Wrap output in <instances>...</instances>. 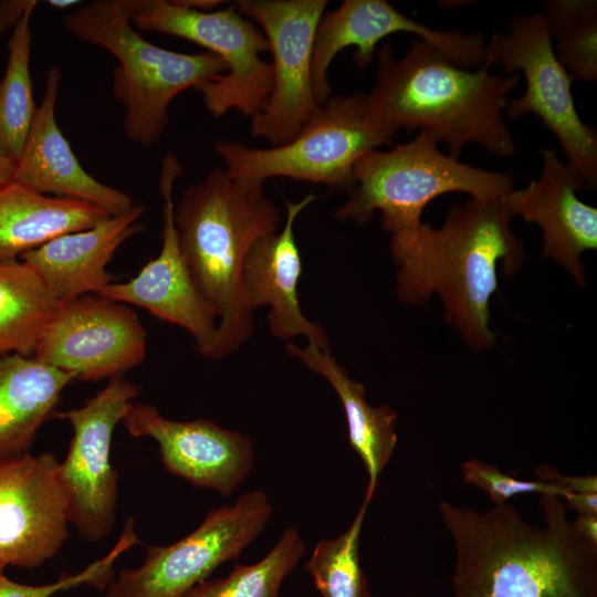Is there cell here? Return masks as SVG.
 I'll return each mask as SVG.
<instances>
[{
    "label": "cell",
    "instance_id": "cell-36",
    "mask_svg": "<svg viewBox=\"0 0 597 597\" xmlns=\"http://www.w3.org/2000/svg\"><path fill=\"white\" fill-rule=\"evenodd\" d=\"M178 4L195 11H212L216 7L224 3L220 0H175Z\"/></svg>",
    "mask_w": 597,
    "mask_h": 597
},
{
    "label": "cell",
    "instance_id": "cell-20",
    "mask_svg": "<svg viewBox=\"0 0 597 597\" xmlns=\"http://www.w3.org/2000/svg\"><path fill=\"white\" fill-rule=\"evenodd\" d=\"M60 83L59 67H49L44 94L15 160L12 180L42 195L84 201L112 216L121 213L133 205L130 197L91 176L56 123Z\"/></svg>",
    "mask_w": 597,
    "mask_h": 597
},
{
    "label": "cell",
    "instance_id": "cell-26",
    "mask_svg": "<svg viewBox=\"0 0 597 597\" xmlns=\"http://www.w3.org/2000/svg\"><path fill=\"white\" fill-rule=\"evenodd\" d=\"M35 8H30L12 30L0 81V155L13 161L22 151L38 107L30 73L31 17Z\"/></svg>",
    "mask_w": 597,
    "mask_h": 597
},
{
    "label": "cell",
    "instance_id": "cell-24",
    "mask_svg": "<svg viewBox=\"0 0 597 597\" xmlns=\"http://www.w3.org/2000/svg\"><path fill=\"white\" fill-rule=\"evenodd\" d=\"M112 214L78 200L39 193L17 181L0 185V262L48 241L92 228Z\"/></svg>",
    "mask_w": 597,
    "mask_h": 597
},
{
    "label": "cell",
    "instance_id": "cell-23",
    "mask_svg": "<svg viewBox=\"0 0 597 597\" xmlns=\"http://www.w3.org/2000/svg\"><path fill=\"white\" fill-rule=\"evenodd\" d=\"M286 349L290 355L326 379L336 391L344 408L349 444L358 454L368 475L364 500L370 502L379 476L397 444V413L388 405H369L363 384L348 375L329 349H322L310 343L305 347L287 343Z\"/></svg>",
    "mask_w": 597,
    "mask_h": 597
},
{
    "label": "cell",
    "instance_id": "cell-30",
    "mask_svg": "<svg viewBox=\"0 0 597 597\" xmlns=\"http://www.w3.org/2000/svg\"><path fill=\"white\" fill-rule=\"evenodd\" d=\"M139 543L133 519H127L121 536L113 548L103 557L76 574H62L59 579L44 585H28L0 574V597H51L61 590L81 585L106 589L114 576V563L127 549Z\"/></svg>",
    "mask_w": 597,
    "mask_h": 597
},
{
    "label": "cell",
    "instance_id": "cell-29",
    "mask_svg": "<svg viewBox=\"0 0 597 597\" xmlns=\"http://www.w3.org/2000/svg\"><path fill=\"white\" fill-rule=\"evenodd\" d=\"M364 500L349 527L335 538H323L314 547L304 569L322 597H370L359 561V537L367 507Z\"/></svg>",
    "mask_w": 597,
    "mask_h": 597
},
{
    "label": "cell",
    "instance_id": "cell-5",
    "mask_svg": "<svg viewBox=\"0 0 597 597\" xmlns=\"http://www.w3.org/2000/svg\"><path fill=\"white\" fill-rule=\"evenodd\" d=\"M80 41L108 51L117 60L113 94L123 105L126 138L153 146L164 135L169 105L181 92L198 90L227 72L226 62L209 51L181 53L147 41L130 19L129 0H95L63 19Z\"/></svg>",
    "mask_w": 597,
    "mask_h": 597
},
{
    "label": "cell",
    "instance_id": "cell-22",
    "mask_svg": "<svg viewBox=\"0 0 597 597\" xmlns=\"http://www.w3.org/2000/svg\"><path fill=\"white\" fill-rule=\"evenodd\" d=\"M75 377L33 356L0 355V462L30 452Z\"/></svg>",
    "mask_w": 597,
    "mask_h": 597
},
{
    "label": "cell",
    "instance_id": "cell-15",
    "mask_svg": "<svg viewBox=\"0 0 597 597\" xmlns=\"http://www.w3.org/2000/svg\"><path fill=\"white\" fill-rule=\"evenodd\" d=\"M51 452L0 462V562L36 568L69 536L67 499Z\"/></svg>",
    "mask_w": 597,
    "mask_h": 597
},
{
    "label": "cell",
    "instance_id": "cell-39",
    "mask_svg": "<svg viewBox=\"0 0 597 597\" xmlns=\"http://www.w3.org/2000/svg\"><path fill=\"white\" fill-rule=\"evenodd\" d=\"M4 568H6V566L0 562V574L4 573Z\"/></svg>",
    "mask_w": 597,
    "mask_h": 597
},
{
    "label": "cell",
    "instance_id": "cell-9",
    "mask_svg": "<svg viewBox=\"0 0 597 597\" xmlns=\"http://www.w3.org/2000/svg\"><path fill=\"white\" fill-rule=\"evenodd\" d=\"M501 65L504 75L522 72L526 87L509 100L505 114L517 119L534 114L558 139L567 163L597 187V133L586 125L575 107L573 77L557 60L542 13L516 15L507 33H494L486 42L484 65Z\"/></svg>",
    "mask_w": 597,
    "mask_h": 597
},
{
    "label": "cell",
    "instance_id": "cell-25",
    "mask_svg": "<svg viewBox=\"0 0 597 597\" xmlns=\"http://www.w3.org/2000/svg\"><path fill=\"white\" fill-rule=\"evenodd\" d=\"M59 304L31 265L0 262V355L32 356Z\"/></svg>",
    "mask_w": 597,
    "mask_h": 597
},
{
    "label": "cell",
    "instance_id": "cell-32",
    "mask_svg": "<svg viewBox=\"0 0 597 597\" xmlns=\"http://www.w3.org/2000/svg\"><path fill=\"white\" fill-rule=\"evenodd\" d=\"M534 473L536 479L558 484L568 492L597 493L596 475H566L551 465H540Z\"/></svg>",
    "mask_w": 597,
    "mask_h": 597
},
{
    "label": "cell",
    "instance_id": "cell-11",
    "mask_svg": "<svg viewBox=\"0 0 597 597\" xmlns=\"http://www.w3.org/2000/svg\"><path fill=\"white\" fill-rule=\"evenodd\" d=\"M138 394L137 385L117 377L83 406L56 413L73 430L67 453L59 463L69 522L90 543L104 540L115 524L118 472L111 462L112 438Z\"/></svg>",
    "mask_w": 597,
    "mask_h": 597
},
{
    "label": "cell",
    "instance_id": "cell-28",
    "mask_svg": "<svg viewBox=\"0 0 597 597\" xmlns=\"http://www.w3.org/2000/svg\"><path fill=\"white\" fill-rule=\"evenodd\" d=\"M304 552L305 544L300 533L287 527L259 562L237 564L228 576L202 580L181 597H279L282 583Z\"/></svg>",
    "mask_w": 597,
    "mask_h": 597
},
{
    "label": "cell",
    "instance_id": "cell-4",
    "mask_svg": "<svg viewBox=\"0 0 597 597\" xmlns=\"http://www.w3.org/2000/svg\"><path fill=\"white\" fill-rule=\"evenodd\" d=\"M263 184L214 168L189 185L175 206L181 254L218 317L216 337L203 354L210 359L235 352L253 331L241 290L242 265L252 244L277 231L280 221Z\"/></svg>",
    "mask_w": 597,
    "mask_h": 597
},
{
    "label": "cell",
    "instance_id": "cell-13",
    "mask_svg": "<svg viewBox=\"0 0 597 597\" xmlns=\"http://www.w3.org/2000/svg\"><path fill=\"white\" fill-rule=\"evenodd\" d=\"M146 337L129 305L86 294L59 304L32 356L75 380H109L143 363Z\"/></svg>",
    "mask_w": 597,
    "mask_h": 597
},
{
    "label": "cell",
    "instance_id": "cell-6",
    "mask_svg": "<svg viewBox=\"0 0 597 597\" xmlns=\"http://www.w3.org/2000/svg\"><path fill=\"white\" fill-rule=\"evenodd\" d=\"M437 145L419 130L408 143L365 154L354 167L349 198L334 210V218L365 224L379 211L384 230L392 233L420 222L427 205L441 195L496 200L513 190L511 175L462 163Z\"/></svg>",
    "mask_w": 597,
    "mask_h": 597
},
{
    "label": "cell",
    "instance_id": "cell-21",
    "mask_svg": "<svg viewBox=\"0 0 597 597\" xmlns=\"http://www.w3.org/2000/svg\"><path fill=\"white\" fill-rule=\"evenodd\" d=\"M146 208L133 203L96 226L59 235L20 256L31 265L51 295L65 303L86 294H97L112 282L106 266L117 249L140 233Z\"/></svg>",
    "mask_w": 597,
    "mask_h": 597
},
{
    "label": "cell",
    "instance_id": "cell-7",
    "mask_svg": "<svg viewBox=\"0 0 597 597\" xmlns=\"http://www.w3.org/2000/svg\"><path fill=\"white\" fill-rule=\"evenodd\" d=\"M395 130L370 112L364 93L331 96L291 140L255 148L219 139L214 151L234 178L273 177L321 184L349 193L354 167L367 153L392 143Z\"/></svg>",
    "mask_w": 597,
    "mask_h": 597
},
{
    "label": "cell",
    "instance_id": "cell-37",
    "mask_svg": "<svg viewBox=\"0 0 597 597\" xmlns=\"http://www.w3.org/2000/svg\"><path fill=\"white\" fill-rule=\"evenodd\" d=\"M15 161L0 155V185L12 180Z\"/></svg>",
    "mask_w": 597,
    "mask_h": 597
},
{
    "label": "cell",
    "instance_id": "cell-10",
    "mask_svg": "<svg viewBox=\"0 0 597 597\" xmlns=\"http://www.w3.org/2000/svg\"><path fill=\"white\" fill-rule=\"evenodd\" d=\"M271 515L265 492L243 493L232 505L211 510L197 528L174 544L148 546L143 563L121 570L105 597H181L221 564L237 559Z\"/></svg>",
    "mask_w": 597,
    "mask_h": 597
},
{
    "label": "cell",
    "instance_id": "cell-2",
    "mask_svg": "<svg viewBox=\"0 0 597 597\" xmlns=\"http://www.w3.org/2000/svg\"><path fill=\"white\" fill-rule=\"evenodd\" d=\"M511 218L505 197L471 198L450 207L438 229L420 221L390 233L399 298L421 304L437 293L447 322L473 350L494 343L489 304L498 290V262L511 274L524 259L523 244L510 228Z\"/></svg>",
    "mask_w": 597,
    "mask_h": 597
},
{
    "label": "cell",
    "instance_id": "cell-17",
    "mask_svg": "<svg viewBox=\"0 0 597 597\" xmlns=\"http://www.w3.org/2000/svg\"><path fill=\"white\" fill-rule=\"evenodd\" d=\"M122 422L132 437L154 439L165 469L193 486L229 496L252 470V441L209 419L171 420L149 404L133 402Z\"/></svg>",
    "mask_w": 597,
    "mask_h": 597
},
{
    "label": "cell",
    "instance_id": "cell-1",
    "mask_svg": "<svg viewBox=\"0 0 597 597\" xmlns=\"http://www.w3.org/2000/svg\"><path fill=\"white\" fill-rule=\"evenodd\" d=\"M538 504L542 525L509 503L478 511L440 502L453 597H597V543L576 531L561 498L541 494Z\"/></svg>",
    "mask_w": 597,
    "mask_h": 597
},
{
    "label": "cell",
    "instance_id": "cell-38",
    "mask_svg": "<svg viewBox=\"0 0 597 597\" xmlns=\"http://www.w3.org/2000/svg\"><path fill=\"white\" fill-rule=\"evenodd\" d=\"M46 3L51 8L63 10L78 6L82 2L77 0H49Z\"/></svg>",
    "mask_w": 597,
    "mask_h": 597
},
{
    "label": "cell",
    "instance_id": "cell-3",
    "mask_svg": "<svg viewBox=\"0 0 597 597\" xmlns=\"http://www.w3.org/2000/svg\"><path fill=\"white\" fill-rule=\"evenodd\" d=\"M376 60V82L366 97L381 123L395 132L423 130L434 143H446L449 155L458 159L469 143L494 156L515 154L503 112L519 73L493 74L488 65L476 71L460 67L421 39L399 59L392 45L384 43Z\"/></svg>",
    "mask_w": 597,
    "mask_h": 597
},
{
    "label": "cell",
    "instance_id": "cell-31",
    "mask_svg": "<svg viewBox=\"0 0 597 597\" xmlns=\"http://www.w3.org/2000/svg\"><path fill=\"white\" fill-rule=\"evenodd\" d=\"M461 472L464 482L484 491L493 504L509 503V500L516 495L530 493L552 494L562 500L572 493L548 481L516 479L476 458L464 461Z\"/></svg>",
    "mask_w": 597,
    "mask_h": 597
},
{
    "label": "cell",
    "instance_id": "cell-12",
    "mask_svg": "<svg viewBox=\"0 0 597 597\" xmlns=\"http://www.w3.org/2000/svg\"><path fill=\"white\" fill-rule=\"evenodd\" d=\"M327 0H239L235 9L263 32L272 54V92L250 132L271 147L287 143L320 111L312 85L315 32Z\"/></svg>",
    "mask_w": 597,
    "mask_h": 597
},
{
    "label": "cell",
    "instance_id": "cell-34",
    "mask_svg": "<svg viewBox=\"0 0 597 597\" xmlns=\"http://www.w3.org/2000/svg\"><path fill=\"white\" fill-rule=\"evenodd\" d=\"M563 502L577 515L597 516V493H569Z\"/></svg>",
    "mask_w": 597,
    "mask_h": 597
},
{
    "label": "cell",
    "instance_id": "cell-16",
    "mask_svg": "<svg viewBox=\"0 0 597 597\" xmlns=\"http://www.w3.org/2000/svg\"><path fill=\"white\" fill-rule=\"evenodd\" d=\"M182 167L168 153L161 164L159 191L164 200L161 248L139 273L126 282H111L97 295L148 311L154 316L178 325L195 339L202 355L212 344L218 317L198 290L184 260L175 223L172 198L175 181Z\"/></svg>",
    "mask_w": 597,
    "mask_h": 597
},
{
    "label": "cell",
    "instance_id": "cell-8",
    "mask_svg": "<svg viewBox=\"0 0 597 597\" xmlns=\"http://www.w3.org/2000/svg\"><path fill=\"white\" fill-rule=\"evenodd\" d=\"M138 31L178 36L207 49L227 64V72L201 85L207 111L219 118L230 111L253 118L272 92V65L261 59L269 51L261 29L232 4L217 11H195L175 0H129Z\"/></svg>",
    "mask_w": 597,
    "mask_h": 597
},
{
    "label": "cell",
    "instance_id": "cell-35",
    "mask_svg": "<svg viewBox=\"0 0 597 597\" xmlns=\"http://www.w3.org/2000/svg\"><path fill=\"white\" fill-rule=\"evenodd\" d=\"M576 531L585 538L597 543V516L596 515H577L572 520Z\"/></svg>",
    "mask_w": 597,
    "mask_h": 597
},
{
    "label": "cell",
    "instance_id": "cell-19",
    "mask_svg": "<svg viewBox=\"0 0 597 597\" xmlns=\"http://www.w3.org/2000/svg\"><path fill=\"white\" fill-rule=\"evenodd\" d=\"M317 199L308 193L297 202L285 199L286 216L282 230L263 235L248 251L241 272V290L247 307L268 305L271 333L282 339L304 336L322 349H329L324 329L302 312L297 285L302 260L294 237V222Z\"/></svg>",
    "mask_w": 597,
    "mask_h": 597
},
{
    "label": "cell",
    "instance_id": "cell-18",
    "mask_svg": "<svg viewBox=\"0 0 597 597\" xmlns=\"http://www.w3.org/2000/svg\"><path fill=\"white\" fill-rule=\"evenodd\" d=\"M540 177L521 190H512L506 206L513 216L536 223L543 233V256L563 265L575 282L585 285L582 253L597 248V209L576 196L583 175L563 163L552 149H542Z\"/></svg>",
    "mask_w": 597,
    "mask_h": 597
},
{
    "label": "cell",
    "instance_id": "cell-14",
    "mask_svg": "<svg viewBox=\"0 0 597 597\" xmlns=\"http://www.w3.org/2000/svg\"><path fill=\"white\" fill-rule=\"evenodd\" d=\"M395 33L417 35L460 67L484 64L486 41L479 33L431 29L385 0H345L322 15L315 32L311 74L317 104L322 106L332 96L328 69L338 52L354 46L355 64L366 69L376 59L378 43Z\"/></svg>",
    "mask_w": 597,
    "mask_h": 597
},
{
    "label": "cell",
    "instance_id": "cell-33",
    "mask_svg": "<svg viewBox=\"0 0 597 597\" xmlns=\"http://www.w3.org/2000/svg\"><path fill=\"white\" fill-rule=\"evenodd\" d=\"M38 4L36 0L0 1V34L13 30L24 13Z\"/></svg>",
    "mask_w": 597,
    "mask_h": 597
},
{
    "label": "cell",
    "instance_id": "cell-27",
    "mask_svg": "<svg viewBox=\"0 0 597 597\" xmlns=\"http://www.w3.org/2000/svg\"><path fill=\"white\" fill-rule=\"evenodd\" d=\"M543 19L554 53L573 78L597 80V1L547 0Z\"/></svg>",
    "mask_w": 597,
    "mask_h": 597
}]
</instances>
